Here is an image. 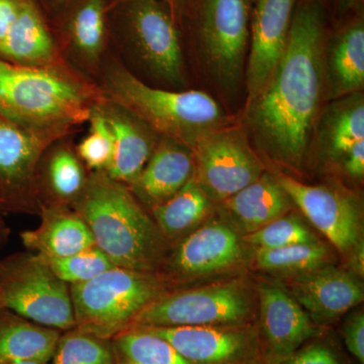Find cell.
<instances>
[{"instance_id":"1","label":"cell","mask_w":364,"mask_h":364,"mask_svg":"<svg viewBox=\"0 0 364 364\" xmlns=\"http://www.w3.org/2000/svg\"><path fill=\"white\" fill-rule=\"evenodd\" d=\"M324 85V23L320 7L310 2L294 14L286 51L264 90L247 105L249 129L268 158L301 168Z\"/></svg>"},{"instance_id":"2","label":"cell","mask_w":364,"mask_h":364,"mask_svg":"<svg viewBox=\"0 0 364 364\" xmlns=\"http://www.w3.org/2000/svg\"><path fill=\"white\" fill-rule=\"evenodd\" d=\"M102 90L68 66L38 68L0 58V116L57 142L90 119Z\"/></svg>"},{"instance_id":"3","label":"cell","mask_w":364,"mask_h":364,"mask_svg":"<svg viewBox=\"0 0 364 364\" xmlns=\"http://www.w3.org/2000/svg\"><path fill=\"white\" fill-rule=\"evenodd\" d=\"M71 207L117 267L160 272L170 243L128 186L105 171L91 172Z\"/></svg>"},{"instance_id":"4","label":"cell","mask_w":364,"mask_h":364,"mask_svg":"<svg viewBox=\"0 0 364 364\" xmlns=\"http://www.w3.org/2000/svg\"><path fill=\"white\" fill-rule=\"evenodd\" d=\"M100 88L105 100L138 117L158 136L191 148L200 136L229 123L222 107L208 93L151 87L119 63L107 69Z\"/></svg>"},{"instance_id":"5","label":"cell","mask_w":364,"mask_h":364,"mask_svg":"<svg viewBox=\"0 0 364 364\" xmlns=\"http://www.w3.org/2000/svg\"><path fill=\"white\" fill-rule=\"evenodd\" d=\"M172 291L160 272L114 267L95 279L71 284L75 328L111 341L131 327L136 316Z\"/></svg>"},{"instance_id":"6","label":"cell","mask_w":364,"mask_h":364,"mask_svg":"<svg viewBox=\"0 0 364 364\" xmlns=\"http://www.w3.org/2000/svg\"><path fill=\"white\" fill-rule=\"evenodd\" d=\"M256 318V287L245 280L231 279L172 289L144 309L130 328L246 325L255 323Z\"/></svg>"},{"instance_id":"7","label":"cell","mask_w":364,"mask_h":364,"mask_svg":"<svg viewBox=\"0 0 364 364\" xmlns=\"http://www.w3.org/2000/svg\"><path fill=\"white\" fill-rule=\"evenodd\" d=\"M0 304L46 327L64 332L75 328L70 286L31 251L0 259Z\"/></svg>"},{"instance_id":"8","label":"cell","mask_w":364,"mask_h":364,"mask_svg":"<svg viewBox=\"0 0 364 364\" xmlns=\"http://www.w3.org/2000/svg\"><path fill=\"white\" fill-rule=\"evenodd\" d=\"M242 237L223 217L205 222L177 241L160 273L173 289L193 280L239 269L251 257Z\"/></svg>"},{"instance_id":"9","label":"cell","mask_w":364,"mask_h":364,"mask_svg":"<svg viewBox=\"0 0 364 364\" xmlns=\"http://www.w3.org/2000/svg\"><path fill=\"white\" fill-rule=\"evenodd\" d=\"M191 150L193 177L213 202H225L265 172L264 165L239 129L227 126L210 132Z\"/></svg>"},{"instance_id":"10","label":"cell","mask_w":364,"mask_h":364,"mask_svg":"<svg viewBox=\"0 0 364 364\" xmlns=\"http://www.w3.org/2000/svg\"><path fill=\"white\" fill-rule=\"evenodd\" d=\"M246 0H203V51L213 76L228 90L240 85L249 38Z\"/></svg>"},{"instance_id":"11","label":"cell","mask_w":364,"mask_h":364,"mask_svg":"<svg viewBox=\"0 0 364 364\" xmlns=\"http://www.w3.org/2000/svg\"><path fill=\"white\" fill-rule=\"evenodd\" d=\"M166 340L193 364H264L256 322L214 327H135Z\"/></svg>"},{"instance_id":"12","label":"cell","mask_w":364,"mask_h":364,"mask_svg":"<svg viewBox=\"0 0 364 364\" xmlns=\"http://www.w3.org/2000/svg\"><path fill=\"white\" fill-rule=\"evenodd\" d=\"M291 202L342 254L361 239L363 215L358 200L332 186H309L286 176H277Z\"/></svg>"},{"instance_id":"13","label":"cell","mask_w":364,"mask_h":364,"mask_svg":"<svg viewBox=\"0 0 364 364\" xmlns=\"http://www.w3.org/2000/svg\"><path fill=\"white\" fill-rule=\"evenodd\" d=\"M256 291V327L264 364L289 355L308 340L327 331L328 328L314 324L279 280H262Z\"/></svg>"},{"instance_id":"14","label":"cell","mask_w":364,"mask_h":364,"mask_svg":"<svg viewBox=\"0 0 364 364\" xmlns=\"http://www.w3.org/2000/svg\"><path fill=\"white\" fill-rule=\"evenodd\" d=\"M279 282L314 324L323 328L335 324L364 299L363 284L358 275L332 264L282 277Z\"/></svg>"},{"instance_id":"15","label":"cell","mask_w":364,"mask_h":364,"mask_svg":"<svg viewBox=\"0 0 364 364\" xmlns=\"http://www.w3.org/2000/svg\"><path fill=\"white\" fill-rule=\"evenodd\" d=\"M129 23L136 49L148 68L169 85H183L178 33L164 6L158 0H133Z\"/></svg>"},{"instance_id":"16","label":"cell","mask_w":364,"mask_h":364,"mask_svg":"<svg viewBox=\"0 0 364 364\" xmlns=\"http://www.w3.org/2000/svg\"><path fill=\"white\" fill-rule=\"evenodd\" d=\"M296 0H256L246 85L247 105L264 90L286 51Z\"/></svg>"},{"instance_id":"17","label":"cell","mask_w":364,"mask_h":364,"mask_svg":"<svg viewBox=\"0 0 364 364\" xmlns=\"http://www.w3.org/2000/svg\"><path fill=\"white\" fill-rule=\"evenodd\" d=\"M54 143L0 116V203L6 213L26 205L41 158Z\"/></svg>"},{"instance_id":"18","label":"cell","mask_w":364,"mask_h":364,"mask_svg":"<svg viewBox=\"0 0 364 364\" xmlns=\"http://www.w3.org/2000/svg\"><path fill=\"white\" fill-rule=\"evenodd\" d=\"M193 174L191 148L161 136L141 173L128 186L143 207L152 210L178 193Z\"/></svg>"},{"instance_id":"19","label":"cell","mask_w":364,"mask_h":364,"mask_svg":"<svg viewBox=\"0 0 364 364\" xmlns=\"http://www.w3.org/2000/svg\"><path fill=\"white\" fill-rule=\"evenodd\" d=\"M112 136V161L105 173L130 186L156 147L157 134L123 107L104 100L98 104Z\"/></svg>"},{"instance_id":"20","label":"cell","mask_w":364,"mask_h":364,"mask_svg":"<svg viewBox=\"0 0 364 364\" xmlns=\"http://www.w3.org/2000/svg\"><path fill=\"white\" fill-rule=\"evenodd\" d=\"M0 58L38 68L67 66L33 0H21L18 16L0 43Z\"/></svg>"},{"instance_id":"21","label":"cell","mask_w":364,"mask_h":364,"mask_svg":"<svg viewBox=\"0 0 364 364\" xmlns=\"http://www.w3.org/2000/svg\"><path fill=\"white\" fill-rule=\"evenodd\" d=\"M26 249L42 256L63 258L95 245L90 228L73 208L52 203L41 210V223L35 230L21 233Z\"/></svg>"},{"instance_id":"22","label":"cell","mask_w":364,"mask_h":364,"mask_svg":"<svg viewBox=\"0 0 364 364\" xmlns=\"http://www.w3.org/2000/svg\"><path fill=\"white\" fill-rule=\"evenodd\" d=\"M221 203L223 218L244 235L289 214L294 205L277 176L267 171Z\"/></svg>"},{"instance_id":"23","label":"cell","mask_w":364,"mask_h":364,"mask_svg":"<svg viewBox=\"0 0 364 364\" xmlns=\"http://www.w3.org/2000/svg\"><path fill=\"white\" fill-rule=\"evenodd\" d=\"M61 331L37 324L4 308L0 311V359L11 361H51Z\"/></svg>"},{"instance_id":"24","label":"cell","mask_w":364,"mask_h":364,"mask_svg":"<svg viewBox=\"0 0 364 364\" xmlns=\"http://www.w3.org/2000/svg\"><path fill=\"white\" fill-rule=\"evenodd\" d=\"M325 83L329 97L340 98L359 92L364 85V26H349L335 38L325 55Z\"/></svg>"},{"instance_id":"25","label":"cell","mask_w":364,"mask_h":364,"mask_svg":"<svg viewBox=\"0 0 364 364\" xmlns=\"http://www.w3.org/2000/svg\"><path fill=\"white\" fill-rule=\"evenodd\" d=\"M318 140L328 158L338 163L356 143L364 140V98L360 91L337 98L327 107Z\"/></svg>"},{"instance_id":"26","label":"cell","mask_w":364,"mask_h":364,"mask_svg":"<svg viewBox=\"0 0 364 364\" xmlns=\"http://www.w3.org/2000/svg\"><path fill=\"white\" fill-rule=\"evenodd\" d=\"M213 203L193 176L178 193L151 213L170 243L181 240L203 224L212 213Z\"/></svg>"},{"instance_id":"27","label":"cell","mask_w":364,"mask_h":364,"mask_svg":"<svg viewBox=\"0 0 364 364\" xmlns=\"http://www.w3.org/2000/svg\"><path fill=\"white\" fill-rule=\"evenodd\" d=\"M334 254L323 242L294 244L275 249H254L250 262L255 269L282 277H296L332 264Z\"/></svg>"},{"instance_id":"28","label":"cell","mask_w":364,"mask_h":364,"mask_svg":"<svg viewBox=\"0 0 364 364\" xmlns=\"http://www.w3.org/2000/svg\"><path fill=\"white\" fill-rule=\"evenodd\" d=\"M105 0H81L68 23L72 50L88 65L100 61L105 44Z\"/></svg>"},{"instance_id":"29","label":"cell","mask_w":364,"mask_h":364,"mask_svg":"<svg viewBox=\"0 0 364 364\" xmlns=\"http://www.w3.org/2000/svg\"><path fill=\"white\" fill-rule=\"evenodd\" d=\"M119 361L136 364H193L166 340L139 328H130L111 340Z\"/></svg>"},{"instance_id":"30","label":"cell","mask_w":364,"mask_h":364,"mask_svg":"<svg viewBox=\"0 0 364 364\" xmlns=\"http://www.w3.org/2000/svg\"><path fill=\"white\" fill-rule=\"evenodd\" d=\"M48 188L55 203L71 205L85 188L88 176L78 155L66 146L53 150L47 163Z\"/></svg>"},{"instance_id":"31","label":"cell","mask_w":364,"mask_h":364,"mask_svg":"<svg viewBox=\"0 0 364 364\" xmlns=\"http://www.w3.org/2000/svg\"><path fill=\"white\" fill-rule=\"evenodd\" d=\"M51 364H117L109 340L74 329L61 334Z\"/></svg>"},{"instance_id":"32","label":"cell","mask_w":364,"mask_h":364,"mask_svg":"<svg viewBox=\"0 0 364 364\" xmlns=\"http://www.w3.org/2000/svg\"><path fill=\"white\" fill-rule=\"evenodd\" d=\"M242 238L254 249L282 248L320 241L303 220L294 214L282 215L252 233L244 235Z\"/></svg>"},{"instance_id":"33","label":"cell","mask_w":364,"mask_h":364,"mask_svg":"<svg viewBox=\"0 0 364 364\" xmlns=\"http://www.w3.org/2000/svg\"><path fill=\"white\" fill-rule=\"evenodd\" d=\"M44 259L54 274L69 286L88 282L117 267L97 245L90 246L67 257Z\"/></svg>"},{"instance_id":"34","label":"cell","mask_w":364,"mask_h":364,"mask_svg":"<svg viewBox=\"0 0 364 364\" xmlns=\"http://www.w3.org/2000/svg\"><path fill=\"white\" fill-rule=\"evenodd\" d=\"M100 102L91 111L88 119L90 132L77 146L78 157L92 172L105 171L107 169L114 150L111 130L98 107Z\"/></svg>"},{"instance_id":"35","label":"cell","mask_w":364,"mask_h":364,"mask_svg":"<svg viewBox=\"0 0 364 364\" xmlns=\"http://www.w3.org/2000/svg\"><path fill=\"white\" fill-rule=\"evenodd\" d=\"M267 364H352L340 345L326 331L308 340L289 355Z\"/></svg>"},{"instance_id":"36","label":"cell","mask_w":364,"mask_h":364,"mask_svg":"<svg viewBox=\"0 0 364 364\" xmlns=\"http://www.w3.org/2000/svg\"><path fill=\"white\" fill-rule=\"evenodd\" d=\"M342 338L349 353L358 364H364V314L355 311L345 321L341 328Z\"/></svg>"},{"instance_id":"37","label":"cell","mask_w":364,"mask_h":364,"mask_svg":"<svg viewBox=\"0 0 364 364\" xmlns=\"http://www.w3.org/2000/svg\"><path fill=\"white\" fill-rule=\"evenodd\" d=\"M342 170L351 178L360 179L364 176V140L356 143L339 162Z\"/></svg>"},{"instance_id":"38","label":"cell","mask_w":364,"mask_h":364,"mask_svg":"<svg viewBox=\"0 0 364 364\" xmlns=\"http://www.w3.org/2000/svg\"><path fill=\"white\" fill-rule=\"evenodd\" d=\"M21 2V0H0V43L18 16Z\"/></svg>"},{"instance_id":"39","label":"cell","mask_w":364,"mask_h":364,"mask_svg":"<svg viewBox=\"0 0 364 364\" xmlns=\"http://www.w3.org/2000/svg\"><path fill=\"white\" fill-rule=\"evenodd\" d=\"M363 241L360 240L354 246L348 255L350 257L349 263H350L351 272L358 275V277H363Z\"/></svg>"},{"instance_id":"40","label":"cell","mask_w":364,"mask_h":364,"mask_svg":"<svg viewBox=\"0 0 364 364\" xmlns=\"http://www.w3.org/2000/svg\"><path fill=\"white\" fill-rule=\"evenodd\" d=\"M9 235H11V230L9 228L6 226L0 228V247L9 240Z\"/></svg>"},{"instance_id":"41","label":"cell","mask_w":364,"mask_h":364,"mask_svg":"<svg viewBox=\"0 0 364 364\" xmlns=\"http://www.w3.org/2000/svg\"><path fill=\"white\" fill-rule=\"evenodd\" d=\"M6 210H4V205L0 203V228L6 227L4 221V215L6 214Z\"/></svg>"},{"instance_id":"42","label":"cell","mask_w":364,"mask_h":364,"mask_svg":"<svg viewBox=\"0 0 364 364\" xmlns=\"http://www.w3.org/2000/svg\"><path fill=\"white\" fill-rule=\"evenodd\" d=\"M6 364H42L39 363H35V361H11Z\"/></svg>"},{"instance_id":"43","label":"cell","mask_w":364,"mask_h":364,"mask_svg":"<svg viewBox=\"0 0 364 364\" xmlns=\"http://www.w3.org/2000/svg\"><path fill=\"white\" fill-rule=\"evenodd\" d=\"M117 364H136L134 363H131V361H119Z\"/></svg>"},{"instance_id":"44","label":"cell","mask_w":364,"mask_h":364,"mask_svg":"<svg viewBox=\"0 0 364 364\" xmlns=\"http://www.w3.org/2000/svg\"><path fill=\"white\" fill-rule=\"evenodd\" d=\"M165 1L170 2V4H172V2L176 1V0H165Z\"/></svg>"},{"instance_id":"45","label":"cell","mask_w":364,"mask_h":364,"mask_svg":"<svg viewBox=\"0 0 364 364\" xmlns=\"http://www.w3.org/2000/svg\"><path fill=\"white\" fill-rule=\"evenodd\" d=\"M7 363H6V361H4V360H1V359H0V364H6Z\"/></svg>"},{"instance_id":"46","label":"cell","mask_w":364,"mask_h":364,"mask_svg":"<svg viewBox=\"0 0 364 364\" xmlns=\"http://www.w3.org/2000/svg\"><path fill=\"white\" fill-rule=\"evenodd\" d=\"M55 1L64 2L66 1V0H55Z\"/></svg>"},{"instance_id":"47","label":"cell","mask_w":364,"mask_h":364,"mask_svg":"<svg viewBox=\"0 0 364 364\" xmlns=\"http://www.w3.org/2000/svg\"><path fill=\"white\" fill-rule=\"evenodd\" d=\"M2 309H4V306H1V304H0V311L2 310Z\"/></svg>"}]
</instances>
